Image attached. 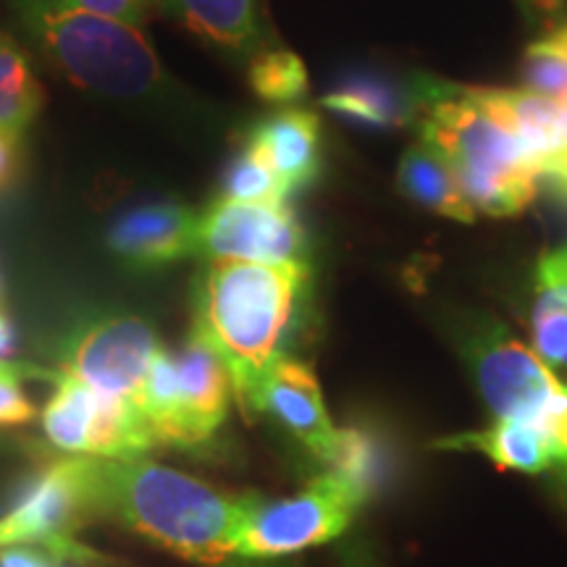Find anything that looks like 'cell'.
I'll return each mask as SVG.
<instances>
[{"label":"cell","mask_w":567,"mask_h":567,"mask_svg":"<svg viewBox=\"0 0 567 567\" xmlns=\"http://www.w3.org/2000/svg\"><path fill=\"white\" fill-rule=\"evenodd\" d=\"M87 515H105L189 563L218 567L237 542L258 496L226 494L145 457L76 455Z\"/></svg>","instance_id":"cell-1"},{"label":"cell","mask_w":567,"mask_h":567,"mask_svg":"<svg viewBox=\"0 0 567 567\" xmlns=\"http://www.w3.org/2000/svg\"><path fill=\"white\" fill-rule=\"evenodd\" d=\"M310 284L308 264H208L195 287V329L229 371L247 421L260 413L266 375L284 358Z\"/></svg>","instance_id":"cell-2"},{"label":"cell","mask_w":567,"mask_h":567,"mask_svg":"<svg viewBox=\"0 0 567 567\" xmlns=\"http://www.w3.org/2000/svg\"><path fill=\"white\" fill-rule=\"evenodd\" d=\"M421 132L423 145L446 163L473 210L486 216H517L534 203L538 174L526 147L471 87L434 84Z\"/></svg>","instance_id":"cell-3"},{"label":"cell","mask_w":567,"mask_h":567,"mask_svg":"<svg viewBox=\"0 0 567 567\" xmlns=\"http://www.w3.org/2000/svg\"><path fill=\"white\" fill-rule=\"evenodd\" d=\"M40 53L76 87L137 97L161 82L163 69L140 27L97 17L71 0H6Z\"/></svg>","instance_id":"cell-4"},{"label":"cell","mask_w":567,"mask_h":567,"mask_svg":"<svg viewBox=\"0 0 567 567\" xmlns=\"http://www.w3.org/2000/svg\"><path fill=\"white\" fill-rule=\"evenodd\" d=\"M473 375L496 417L526 423L551 452L567 481V384L499 326L481 329L467 347Z\"/></svg>","instance_id":"cell-5"},{"label":"cell","mask_w":567,"mask_h":567,"mask_svg":"<svg viewBox=\"0 0 567 567\" xmlns=\"http://www.w3.org/2000/svg\"><path fill=\"white\" fill-rule=\"evenodd\" d=\"M365 499V492L334 471H326L289 499L258 496L239 534L237 557H281L331 542L350 526Z\"/></svg>","instance_id":"cell-6"},{"label":"cell","mask_w":567,"mask_h":567,"mask_svg":"<svg viewBox=\"0 0 567 567\" xmlns=\"http://www.w3.org/2000/svg\"><path fill=\"white\" fill-rule=\"evenodd\" d=\"M55 392L42 410V431L69 455L126 460L155 450L151 423L122 396L95 392L69 373H53Z\"/></svg>","instance_id":"cell-7"},{"label":"cell","mask_w":567,"mask_h":567,"mask_svg":"<svg viewBox=\"0 0 567 567\" xmlns=\"http://www.w3.org/2000/svg\"><path fill=\"white\" fill-rule=\"evenodd\" d=\"M195 252L208 264H308V234L287 203L218 197L197 216Z\"/></svg>","instance_id":"cell-8"},{"label":"cell","mask_w":567,"mask_h":567,"mask_svg":"<svg viewBox=\"0 0 567 567\" xmlns=\"http://www.w3.org/2000/svg\"><path fill=\"white\" fill-rule=\"evenodd\" d=\"M161 347L153 326L137 316L97 318L63 342L61 371L95 392L122 396L142 410L145 379Z\"/></svg>","instance_id":"cell-9"},{"label":"cell","mask_w":567,"mask_h":567,"mask_svg":"<svg viewBox=\"0 0 567 567\" xmlns=\"http://www.w3.org/2000/svg\"><path fill=\"white\" fill-rule=\"evenodd\" d=\"M84 515L87 507L82 496L80 465L76 455H71L48 467L24 499L0 520V547L38 544L61 563L66 557L84 559V551L71 538V530L82 526Z\"/></svg>","instance_id":"cell-10"},{"label":"cell","mask_w":567,"mask_h":567,"mask_svg":"<svg viewBox=\"0 0 567 567\" xmlns=\"http://www.w3.org/2000/svg\"><path fill=\"white\" fill-rule=\"evenodd\" d=\"M109 250L140 271L179 264L197 250V213L174 200L140 205L111 226Z\"/></svg>","instance_id":"cell-11"},{"label":"cell","mask_w":567,"mask_h":567,"mask_svg":"<svg viewBox=\"0 0 567 567\" xmlns=\"http://www.w3.org/2000/svg\"><path fill=\"white\" fill-rule=\"evenodd\" d=\"M260 413H271L321 463L329 465L337 450L339 429L329 421L321 386L308 365L284 354L266 375L264 392H260Z\"/></svg>","instance_id":"cell-12"},{"label":"cell","mask_w":567,"mask_h":567,"mask_svg":"<svg viewBox=\"0 0 567 567\" xmlns=\"http://www.w3.org/2000/svg\"><path fill=\"white\" fill-rule=\"evenodd\" d=\"M179 446H197L221 429L229 410V371L197 334H189L179 358Z\"/></svg>","instance_id":"cell-13"},{"label":"cell","mask_w":567,"mask_h":567,"mask_svg":"<svg viewBox=\"0 0 567 567\" xmlns=\"http://www.w3.org/2000/svg\"><path fill=\"white\" fill-rule=\"evenodd\" d=\"M471 92L520 140L538 179L567 151V122L557 101L530 90L471 87Z\"/></svg>","instance_id":"cell-14"},{"label":"cell","mask_w":567,"mask_h":567,"mask_svg":"<svg viewBox=\"0 0 567 567\" xmlns=\"http://www.w3.org/2000/svg\"><path fill=\"white\" fill-rule=\"evenodd\" d=\"M247 145L264 155L289 195L313 182L321 168V124L310 111L274 113L252 126Z\"/></svg>","instance_id":"cell-15"},{"label":"cell","mask_w":567,"mask_h":567,"mask_svg":"<svg viewBox=\"0 0 567 567\" xmlns=\"http://www.w3.org/2000/svg\"><path fill=\"white\" fill-rule=\"evenodd\" d=\"M158 9L226 51L252 53L264 42L260 0H158Z\"/></svg>","instance_id":"cell-16"},{"label":"cell","mask_w":567,"mask_h":567,"mask_svg":"<svg viewBox=\"0 0 567 567\" xmlns=\"http://www.w3.org/2000/svg\"><path fill=\"white\" fill-rule=\"evenodd\" d=\"M436 446H442V450L484 452L494 465L505 467V471L544 473L551 467V452L547 442L534 429H528L526 423L509 421V417H496L484 431L442 439Z\"/></svg>","instance_id":"cell-17"},{"label":"cell","mask_w":567,"mask_h":567,"mask_svg":"<svg viewBox=\"0 0 567 567\" xmlns=\"http://www.w3.org/2000/svg\"><path fill=\"white\" fill-rule=\"evenodd\" d=\"M400 189L410 200L439 213V216L455 218L460 224L476 221V210L465 200L455 176L446 168V163L434 151H429L423 142L402 155Z\"/></svg>","instance_id":"cell-18"},{"label":"cell","mask_w":567,"mask_h":567,"mask_svg":"<svg viewBox=\"0 0 567 567\" xmlns=\"http://www.w3.org/2000/svg\"><path fill=\"white\" fill-rule=\"evenodd\" d=\"M42 92L24 48L0 32V132L21 140L42 109Z\"/></svg>","instance_id":"cell-19"},{"label":"cell","mask_w":567,"mask_h":567,"mask_svg":"<svg viewBox=\"0 0 567 567\" xmlns=\"http://www.w3.org/2000/svg\"><path fill=\"white\" fill-rule=\"evenodd\" d=\"M323 105L350 122L392 130L408 118V101L379 76H350L337 90L326 92Z\"/></svg>","instance_id":"cell-20"},{"label":"cell","mask_w":567,"mask_h":567,"mask_svg":"<svg viewBox=\"0 0 567 567\" xmlns=\"http://www.w3.org/2000/svg\"><path fill=\"white\" fill-rule=\"evenodd\" d=\"M142 413L158 444L179 446V365L166 347L155 354L142 392Z\"/></svg>","instance_id":"cell-21"},{"label":"cell","mask_w":567,"mask_h":567,"mask_svg":"<svg viewBox=\"0 0 567 567\" xmlns=\"http://www.w3.org/2000/svg\"><path fill=\"white\" fill-rule=\"evenodd\" d=\"M530 337L544 365L567 371V281L538 279Z\"/></svg>","instance_id":"cell-22"},{"label":"cell","mask_w":567,"mask_h":567,"mask_svg":"<svg viewBox=\"0 0 567 567\" xmlns=\"http://www.w3.org/2000/svg\"><path fill=\"white\" fill-rule=\"evenodd\" d=\"M250 87L268 103H292L308 95V71L292 51H266L255 55L250 66Z\"/></svg>","instance_id":"cell-23"},{"label":"cell","mask_w":567,"mask_h":567,"mask_svg":"<svg viewBox=\"0 0 567 567\" xmlns=\"http://www.w3.org/2000/svg\"><path fill=\"white\" fill-rule=\"evenodd\" d=\"M229 200L243 203H284L289 197L287 187L274 174V168L264 161V155L250 145L229 163L224 176V195Z\"/></svg>","instance_id":"cell-24"},{"label":"cell","mask_w":567,"mask_h":567,"mask_svg":"<svg viewBox=\"0 0 567 567\" xmlns=\"http://www.w3.org/2000/svg\"><path fill=\"white\" fill-rule=\"evenodd\" d=\"M329 471L344 476L350 484L358 486L360 492L371 494L381 471L379 444L373 442V436H368L358 429L339 431L337 450L329 460Z\"/></svg>","instance_id":"cell-25"},{"label":"cell","mask_w":567,"mask_h":567,"mask_svg":"<svg viewBox=\"0 0 567 567\" xmlns=\"http://www.w3.org/2000/svg\"><path fill=\"white\" fill-rule=\"evenodd\" d=\"M526 90L559 101L567 95V61L534 42L526 55Z\"/></svg>","instance_id":"cell-26"},{"label":"cell","mask_w":567,"mask_h":567,"mask_svg":"<svg viewBox=\"0 0 567 567\" xmlns=\"http://www.w3.org/2000/svg\"><path fill=\"white\" fill-rule=\"evenodd\" d=\"M45 375L51 379L53 373H40L34 368H24L21 365L19 371H9V373H0V425H21V423H30L38 410L30 402V396L21 392L19 381L24 375Z\"/></svg>","instance_id":"cell-27"},{"label":"cell","mask_w":567,"mask_h":567,"mask_svg":"<svg viewBox=\"0 0 567 567\" xmlns=\"http://www.w3.org/2000/svg\"><path fill=\"white\" fill-rule=\"evenodd\" d=\"M71 3H76L84 11L97 13V17L142 27L145 19L151 17L153 6H158V0H71Z\"/></svg>","instance_id":"cell-28"},{"label":"cell","mask_w":567,"mask_h":567,"mask_svg":"<svg viewBox=\"0 0 567 567\" xmlns=\"http://www.w3.org/2000/svg\"><path fill=\"white\" fill-rule=\"evenodd\" d=\"M59 557H48L40 555V551H30V549H6L0 555V567H61Z\"/></svg>","instance_id":"cell-29"},{"label":"cell","mask_w":567,"mask_h":567,"mask_svg":"<svg viewBox=\"0 0 567 567\" xmlns=\"http://www.w3.org/2000/svg\"><path fill=\"white\" fill-rule=\"evenodd\" d=\"M17 145L19 140L11 137V134L0 132V187L9 184L17 174Z\"/></svg>","instance_id":"cell-30"},{"label":"cell","mask_w":567,"mask_h":567,"mask_svg":"<svg viewBox=\"0 0 567 567\" xmlns=\"http://www.w3.org/2000/svg\"><path fill=\"white\" fill-rule=\"evenodd\" d=\"M538 182L547 184V187L559 197V200H567V151L559 155L555 163H551Z\"/></svg>","instance_id":"cell-31"},{"label":"cell","mask_w":567,"mask_h":567,"mask_svg":"<svg viewBox=\"0 0 567 567\" xmlns=\"http://www.w3.org/2000/svg\"><path fill=\"white\" fill-rule=\"evenodd\" d=\"M538 279L547 281H567V247L559 252H551L538 266Z\"/></svg>","instance_id":"cell-32"},{"label":"cell","mask_w":567,"mask_h":567,"mask_svg":"<svg viewBox=\"0 0 567 567\" xmlns=\"http://www.w3.org/2000/svg\"><path fill=\"white\" fill-rule=\"evenodd\" d=\"M17 352V331H13L11 318L0 310V360L11 358Z\"/></svg>","instance_id":"cell-33"},{"label":"cell","mask_w":567,"mask_h":567,"mask_svg":"<svg viewBox=\"0 0 567 567\" xmlns=\"http://www.w3.org/2000/svg\"><path fill=\"white\" fill-rule=\"evenodd\" d=\"M536 45L544 48V51H549V53H557L559 59L567 61V21L563 27H557L555 32L547 34L544 40H538Z\"/></svg>","instance_id":"cell-34"},{"label":"cell","mask_w":567,"mask_h":567,"mask_svg":"<svg viewBox=\"0 0 567 567\" xmlns=\"http://www.w3.org/2000/svg\"><path fill=\"white\" fill-rule=\"evenodd\" d=\"M530 3H534V6H538V9H542V11H559V9H563V3H565V0H530Z\"/></svg>","instance_id":"cell-35"},{"label":"cell","mask_w":567,"mask_h":567,"mask_svg":"<svg viewBox=\"0 0 567 567\" xmlns=\"http://www.w3.org/2000/svg\"><path fill=\"white\" fill-rule=\"evenodd\" d=\"M21 365L9 363V360H0V373H9V371H19Z\"/></svg>","instance_id":"cell-36"},{"label":"cell","mask_w":567,"mask_h":567,"mask_svg":"<svg viewBox=\"0 0 567 567\" xmlns=\"http://www.w3.org/2000/svg\"><path fill=\"white\" fill-rule=\"evenodd\" d=\"M559 109H563V116H565V122H567V95L565 97H559Z\"/></svg>","instance_id":"cell-37"},{"label":"cell","mask_w":567,"mask_h":567,"mask_svg":"<svg viewBox=\"0 0 567 567\" xmlns=\"http://www.w3.org/2000/svg\"><path fill=\"white\" fill-rule=\"evenodd\" d=\"M0 297H3V281H0Z\"/></svg>","instance_id":"cell-38"}]
</instances>
